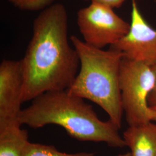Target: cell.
Instances as JSON below:
<instances>
[{"mask_svg": "<svg viewBox=\"0 0 156 156\" xmlns=\"http://www.w3.org/2000/svg\"><path fill=\"white\" fill-rule=\"evenodd\" d=\"M68 38V16L62 4L41 11L34 19L33 36L20 61L23 102L49 91L67 90L80 65Z\"/></svg>", "mask_w": 156, "mask_h": 156, "instance_id": "obj_1", "label": "cell"}, {"mask_svg": "<svg viewBox=\"0 0 156 156\" xmlns=\"http://www.w3.org/2000/svg\"><path fill=\"white\" fill-rule=\"evenodd\" d=\"M19 120L33 129L48 124L64 128L73 138L83 142H104L113 148H124L126 144L119 128L110 120H101L93 106L67 90L49 91L31 101L23 109Z\"/></svg>", "mask_w": 156, "mask_h": 156, "instance_id": "obj_2", "label": "cell"}, {"mask_svg": "<svg viewBox=\"0 0 156 156\" xmlns=\"http://www.w3.org/2000/svg\"><path fill=\"white\" fill-rule=\"evenodd\" d=\"M69 38L78 53L80 68L68 93L100 106L120 129L124 113L120 85L123 53L112 48H95L75 35Z\"/></svg>", "mask_w": 156, "mask_h": 156, "instance_id": "obj_3", "label": "cell"}, {"mask_svg": "<svg viewBox=\"0 0 156 156\" xmlns=\"http://www.w3.org/2000/svg\"><path fill=\"white\" fill-rule=\"evenodd\" d=\"M155 83L156 76L151 66L123 57L120 85L123 112L129 126L152 122L148 98Z\"/></svg>", "mask_w": 156, "mask_h": 156, "instance_id": "obj_4", "label": "cell"}, {"mask_svg": "<svg viewBox=\"0 0 156 156\" xmlns=\"http://www.w3.org/2000/svg\"><path fill=\"white\" fill-rule=\"evenodd\" d=\"M77 24L84 41L99 49L115 45L130 28V24L117 15L113 8L97 2L79 10Z\"/></svg>", "mask_w": 156, "mask_h": 156, "instance_id": "obj_5", "label": "cell"}, {"mask_svg": "<svg viewBox=\"0 0 156 156\" xmlns=\"http://www.w3.org/2000/svg\"><path fill=\"white\" fill-rule=\"evenodd\" d=\"M131 2L128 33L110 48L121 51L124 57L152 66L156 63V30L145 20L136 0Z\"/></svg>", "mask_w": 156, "mask_h": 156, "instance_id": "obj_6", "label": "cell"}, {"mask_svg": "<svg viewBox=\"0 0 156 156\" xmlns=\"http://www.w3.org/2000/svg\"><path fill=\"white\" fill-rule=\"evenodd\" d=\"M23 79L20 61L3 60L0 64V130L21 126Z\"/></svg>", "mask_w": 156, "mask_h": 156, "instance_id": "obj_7", "label": "cell"}, {"mask_svg": "<svg viewBox=\"0 0 156 156\" xmlns=\"http://www.w3.org/2000/svg\"><path fill=\"white\" fill-rule=\"evenodd\" d=\"M132 156H156V124L129 126L123 133Z\"/></svg>", "mask_w": 156, "mask_h": 156, "instance_id": "obj_8", "label": "cell"}, {"mask_svg": "<svg viewBox=\"0 0 156 156\" xmlns=\"http://www.w3.org/2000/svg\"><path fill=\"white\" fill-rule=\"evenodd\" d=\"M28 138L27 130L21 126L0 130V156H22Z\"/></svg>", "mask_w": 156, "mask_h": 156, "instance_id": "obj_9", "label": "cell"}, {"mask_svg": "<svg viewBox=\"0 0 156 156\" xmlns=\"http://www.w3.org/2000/svg\"><path fill=\"white\" fill-rule=\"evenodd\" d=\"M22 156H94V153L91 152L67 153L58 151L54 146L28 142Z\"/></svg>", "mask_w": 156, "mask_h": 156, "instance_id": "obj_10", "label": "cell"}, {"mask_svg": "<svg viewBox=\"0 0 156 156\" xmlns=\"http://www.w3.org/2000/svg\"><path fill=\"white\" fill-rule=\"evenodd\" d=\"M16 8L23 11H42L53 5L55 0H8Z\"/></svg>", "mask_w": 156, "mask_h": 156, "instance_id": "obj_11", "label": "cell"}, {"mask_svg": "<svg viewBox=\"0 0 156 156\" xmlns=\"http://www.w3.org/2000/svg\"><path fill=\"white\" fill-rule=\"evenodd\" d=\"M90 1L91 2L100 3L105 5L109 6L112 8H119L123 5L126 0H84Z\"/></svg>", "mask_w": 156, "mask_h": 156, "instance_id": "obj_12", "label": "cell"}, {"mask_svg": "<svg viewBox=\"0 0 156 156\" xmlns=\"http://www.w3.org/2000/svg\"><path fill=\"white\" fill-rule=\"evenodd\" d=\"M151 67L152 68L156 76V83L154 89L149 97L148 103L150 107H155L156 106V63L151 66Z\"/></svg>", "mask_w": 156, "mask_h": 156, "instance_id": "obj_13", "label": "cell"}, {"mask_svg": "<svg viewBox=\"0 0 156 156\" xmlns=\"http://www.w3.org/2000/svg\"><path fill=\"white\" fill-rule=\"evenodd\" d=\"M151 120L156 122V106L151 107Z\"/></svg>", "mask_w": 156, "mask_h": 156, "instance_id": "obj_14", "label": "cell"}, {"mask_svg": "<svg viewBox=\"0 0 156 156\" xmlns=\"http://www.w3.org/2000/svg\"><path fill=\"white\" fill-rule=\"evenodd\" d=\"M115 156H132V154H131V152H127V153H125L124 154H118V155Z\"/></svg>", "mask_w": 156, "mask_h": 156, "instance_id": "obj_15", "label": "cell"}]
</instances>
